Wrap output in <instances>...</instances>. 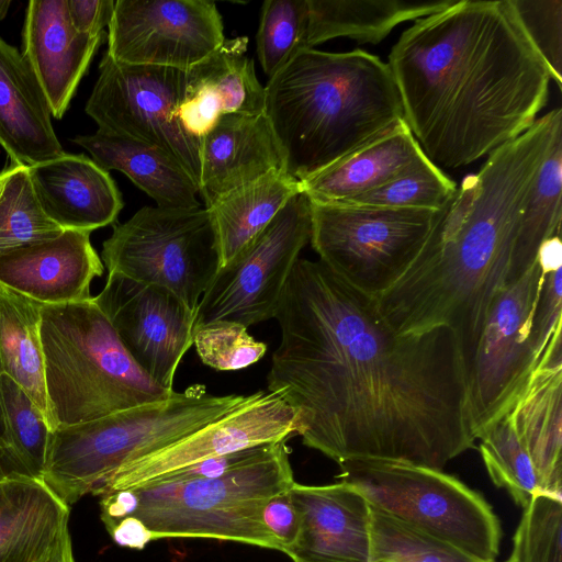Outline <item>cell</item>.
Here are the masks:
<instances>
[{"label":"cell","instance_id":"cell-2","mask_svg":"<svg viewBox=\"0 0 562 562\" xmlns=\"http://www.w3.org/2000/svg\"><path fill=\"white\" fill-rule=\"evenodd\" d=\"M387 65L406 125L441 170L465 167L526 132L552 80L509 0H456L418 19Z\"/></svg>","mask_w":562,"mask_h":562},{"label":"cell","instance_id":"cell-19","mask_svg":"<svg viewBox=\"0 0 562 562\" xmlns=\"http://www.w3.org/2000/svg\"><path fill=\"white\" fill-rule=\"evenodd\" d=\"M102 36L75 30L67 0H31L27 3L22 55L55 119H61L67 111Z\"/></svg>","mask_w":562,"mask_h":562},{"label":"cell","instance_id":"cell-31","mask_svg":"<svg viewBox=\"0 0 562 562\" xmlns=\"http://www.w3.org/2000/svg\"><path fill=\"white\" fill-rule=\"evenodd\" d=\"M562 136L552 144L529 190L522 211L512 284L538 260L540 246L561 235Z\"/></svg>","mask_w":562,"mask_h":562},{"label":"cell","instance_id":"cell-8","mask_svg":"<svg viewBox=\"0 0 562 562\" xmlns=\"http://www.w3.org/2000/svg\"><path fill=\"white\" fill-rule=\"evenodd\" d=\"M339 481L374 509L467 554L495 562L501 522L474 490L440 469L400 460L357 459L338 464Z\"/></svg>","mask_w":562,"mask_h":562},{"label":"cell","instance_id":"cell-40","mask_svg":"<svg viewBox=\"0 0 562 562\" xmlns=\"http://www.w3.org/2000/svg\"><path fill=\"white\" fill-rule=\"evenodd\" d=\"M561 235L547 239L539 248L541 278L531 313L530 344L539 360L549 338L561 325L562 243Z\"/></svg>","mask_w":562,"mask_h":562},{"label":"cell","instance_id":"cell-16","mask_svg":"<svg viewBox=\"0 0 562 562\" xmlns=\"http://www.w3.org/2000/svg\"><path fill=\"white\" fill-rule=\"evenodd\" d=\"M93 300L134 362L173 390L177 368L193 345L195 313L166 288L113 272Z\"/></svg>","mask_w":562,"mask_h":562},{"label":"cell","instance_id":"cell-29","mask_svg":"<svg viewBox=\"0 0 562 562\" xmlns=\"http://www.w3.org/2000/svg\"><path fill=\"white\" fill-rule=\"evenodd\" d=\"M299 192L297 179L285 170H273L228 192L209 207L217 235L221 267L243 250Z\"/></svg>","mask_w":562,"mask_h":562},{"label":"cell","instance_id":"cell-47","mask_svg":"<svg viewBox=\"0 0 562 562\" xmlns=\"http://www.w3.org/2000/svg\"><path fill=\"white\" fill-rule=\"evenodd\" d=\"M10 472L7 463L4 461V456L2 450L0 449V481Z\"/></svg>","mask_w":562,"mask_h":562},{"label":"cell","instance_id":"cell-41","mask_svg":"<svg viewBox=\"0 0 562 562\" xmlns=\"http://www.w3.org/2000/svg\"><path fill=\"white\" fill-rule=\"evenodd\" d=\"M527 38L537 50L551 79L562 87V1L509 0Z\"/></svg>","mask_w":562,"mask_h":562},{"label":"cell","instance_id":"cell-45","mask_svg":"<svg viewBox=\"0 0 562 562\" xmlns=\"http://www.w3.org/2000/svg\"><path fill=\"white\" fill-rule=\"evenodd\" d=\"M45 562H75L68 527L64 530L52 555Z\"/></svg>","mask_w":562,"mask_h":562},{"label":"cell","instance_id":"cell-10","mask_svg":"<svg viewBox=\"0 0 562 562\" xmlns=\"http://www.w3.org/2000/svg\"><path fill=\"white\" fill-rule=\"evenodd\" d=\"M436 213L311 202L310 241L318 260L338 278L378 299L415 260Z\"/></svg>","mask_w":562,"mask_h":562},{"label":"cell","instance_id":"cell-33","mask_svg":"<svg viewBox=\"0 0 562 562\" xmlns=\"http://www.w3.org/2000/svg\"><path fill=\"white\" fill-rule=\"evenodd\" d=\"M0 178V257L65 231L44 211L27 166L11 162Z\"/></svg>","mask_w":562,"mask_h":562},{"label":"cell","instance_id":"cell-14","mask_svg":"<svg viewBox=\"0 0 562 562\" xmlns=\"http://www.w3.org/2000/svg\"><path fill=\"white\" fill-rule=\"evenodd\" d=\"M108 27L105 54L132 65L189 69L225 41L209 0H116Z\"/></svg>","mask_w":562,"mask_h":562},{"label":"cell","instance_id":"cell-32","mask_svg":"<svg viewBox=\"0 0 562 562\" xmlns=\"http://www.w3.org/2000/svg\"><path fill=\"white\" fill-rule=\"evenodd\" d=\"M4 434L0 443L10 472L34 479L44 472L52 429L43 412L11 379L0 376Z\"/></svg>","mask_w":562,"mask_h":562},{"label":"cell","instance_id":"cell-28","mask_svg":"<svg viewBox=\"0 0 562 562\" xmlns=\"http://www.w3.org/2000/svg\"><path fill=\"white\" fill-rule=\"evenodd\" d=\"M456 0H307L304 47L336 37L378 44L398 24L430 15Z\"/></svg>","mask_w":562,"mask_h":562},{"label":"cell","instance_id":"cell-15","mask_svg":"<svg viewBox=\"0 0 562 562\" xmlns=\"http://www.w3.org/2000/svg\"><path fill=\"white\" fill-rule=\"evenodd\" d=\"M295 434L292 408L271 392L257 391L248 400L193 432L137 459L111 474L91 493L138 488L203 460L286 440Z\"/></svg>","mask_w":562,"mask_h":562},{"label":"cell","instance_id":"cell-46","mask_svg":"<svg viewBox=\"0 0 562 562\" xmlns=\"http://www.w3.org/2000/svg\"><path fill=\"white\" fill-rule=\"evenodd\" d=\"M3 434H4V416H3L2 394H1V387H0V443L2 441Z\"/></svg>","mask_w":562,"mask_h":562},{"label":"cell","instance_id":"cell-20","mask_svg":"<svg viewBox=\"0 0 562 562\" xmlns=\"http://www.w3.org/2000/svg\"><path fill=\"white\" fill-rule=\"evenodd\" d=\"M248 38L223 42L211 55L187 69V85L176 117L183 130L201 138L225 114L265 113V87L248 58Z\"/></svg>","mask_w":562,"mask_h":562},{"label":"cell","instance_id":"cell-4","mask_svg":"<svg viewBox=\"0 0 562 562\" xmlns=\"http://www.w3.org/2000/svg\"><path fill=\"white\" fill-rule=\"evenodd\" d=\"M285 170L302 181L404 123L387 63L363 49L299 50L265 87Z\"/></svg>","mask_w":562,"mask_h":562},{"label":"cell","instance_id":"cell-37","mask_svg":"<svg viewBox=\"0 0 562 562\" xmlns=\"http://www.w3.org/2000/svg\"><path fill=\"white\" fill-rule=\"evenodd\" d=\"M457 188V183L430 161L339 204L438 211L452 198Z\"/></svg>","mask_w":562,"mask_h":562},{"label":"cell","instance_id":"cell-36","mask_svg":"<svg viewBox=\"0 0 562 562\" xmlns=\"http://www.w3.org/2000/svg\"><path fill=\"white\" fill-rule=\"evenodd\" d=\"M307 0H267L261 8L257 54L271 78L299 50L305 49Z\"/></svg>","mask_w":562,"mask_h":562},{"label":"cell","instance_id":"cell-7","mask_svg":"<svg viewBox=\"0 0 562 562\" xmlns=\"http://www.w3.org/2000/svg\"><path fill=\"white\" fill-rule=\"evenodd\" d=\"M285 442L267 445L259 456L217 477L131 488L135 505L128 517L148 529L151 541L204 538L283 552L263 522L262 509L295 482Z\"/></svg>","mask_w":562,"mask_h":562},{"label":"cell","instance_id":"cell-39","mask_svg":"<svg viewBox=\"0 0 562 562\" xmlns=\"http://www.w3.org/2000/svg\"><path fill=\"white\" fill-rule=\"evenodd\" d=\"M201 361L217 371H235L258 362L267 345L249 335L247 327L228 321L205 324L193 331Z\"/></svg>","mask_w":562,"mask_h":562},{"label":"cell","instance_id":"cell-26","mask_svg":"<svg viewBox=\"0 0 562 562\" xmlns=\"http://www.w3.org/2000/svg\"><path fill=\"white\" fill-rule=\"evenodd\" d=\"M430 162L406 123L300 181L311 202L344 203Z\"/></svg>","mask_w":562,"mask_h":562},{"label":"cell","instance_id":"cell-35","mask_svg":"<svg viewBox=\"0 0 562 562\" xmlns=\"http://www.w3.org/2000/svg\"><path fill=\"white\" fill-rule=\"evenodd\" d=\"M370 508L369 562H486Z\"/></svg>","mask_w":562,"mask_h":562},{"label":"cell","instance_id":"cell-23","mask_svg":"<svg viewBox=\"0 0 562 562\" xmlns=\"http://www.w3.org/2000/svg\"><path fill=\"white\" fill-rule=\"evenodd\" d=\"M46 214L63 229H94L112 224L123 207L109 171L86 155L60 156L29 167Z\"/></svg>","mask_w":562,"mask_h":562},{"label":"cell","instance_id":"cell-34","mask_svg":"<svg viewBox=\"0 0 562 562\" xmlns=\"http://www.w3.org/2000/svg\"><path fill=\"white\" fill-rule=\"evenodd\" d=\"M477 440L479 451L494 485L506 490L513 501L524 508L540 490L510 412L486 428Z\"/></svg>","mask_w":562,"mask_h":562},{"label":"cell","instance_id":"cell-43","mask_svg":"<svg viewBox=\"0 0 562 562\" xmlns=\"http://www.w3.org/2000/svg\"><path fill=\"white\" fill-rule=\"evenodd\" d=\"M68 13L76 31L89 35L103 34L114 12V0H67Z\"/></svg>","mask_w":562,"mask_h":562},{"label":"cell","instance_id":"cell-42","mask_svg":"<svg viewBox=\"0 0 562 562\" xmlns=\"http://www.w3.org/2000/svg\"><path fill=\"white\" fill-rule=\"evenodd\" d=\"M262 519L270 533L282 546L283 553L289 555L297 543L301 528L300 514L290 491L277 494L266 503Z\"/></svg>","mask_w":562,"mask_h":562},{"label":"cell","instance_id":"cell-12","mask_svg":"<svg viewBox=\"0 0 562 562\" xmlns=\"http://www.w3.org/2000/svg\"><path fill=\"white\" fill-rule=\"evenodd\" d=\"M311 225V202L301 191L243 250L220 267L196 307L194 330L217 321L248 328L274 318L289 276L310 241Z\"/></svg>","mask_w":562,"mask_h":562},{"label":"cell","instance_id":"cell-24","mask_svg":"<svg viewBox=\"0 0 562 562\" xmlns=\"http://www.w3.org/2000/svg\"><path fill=\"white\" fill-rule=\"evenodd\" d=\"M0 145L11 162L27 167L64 154L35 75L22 53L1 37Z\"/></svg>","mask_w":562,"mask_h":562},{"label":"cell","instance_id":"cell-13","mask_svg":"<svg viewBox=\"0 0 562 562\" xmlns=\"http://www.w3.org/2000/svg\"><path fill=\"white\" fill-rule=\"evenodd\" d=\"M541 278L537 262L492 302L467 378V403L475 440L509 413L522 394L538 358L530 322Z\"/></svg>","mask_w":562,"mask_h":562},{"label":"cell","instance_id":"cell-1","mask_svg":"<svg viewBox=\"0 0 562 562\" xmlns=\"http://www.w3.org/2000/svg\"><path fill=\"white\" fill-rule=\"evenodd\" d=\"M268 392L304 446L337 464L400 460L442 470L474 447L460 344L448 327L400 334L376 297L299 258L274 315Z\"/></svg>","mask_w":562,"mask_h":562},{"label":"cell","instance_id":"cell-48","mask_svg":"<svg viewBox=\"0 0 562 562\" xmlns=\"http://www.w3.org/2000/svg\"><path fill=\"white\" fill-rule=\"evenodd\" d=\"M10 4L11 0H0V21L7 15Z\"/></svg>","mask_w":562,"mask_h":562},{"label":"cell","instance_id":"cell-6","mask_svg":"<svg viewBox=\"0 0 562 562\" xmlns=\"http://www.w3.org/2000/svg\"><path fill=\"white\" fill-rule=\"evenodd\" d=\"M194 384L167 400L52 431L41 480L68 506L122 464L193 432L248 400Z\"/></svg>","mask_w":562,"mask_h":562},{"label":"cell","instance_id":"cell-18","mask_svg":"<svg viewBox=\"0 0 562 562\" xmlns=\"http://www.w3.org/2000/svg\"><path fill=\"white\" fill-rule=\"evenodd\" d=\"M103 263L90 233L65 229L55 238L0 257V283L44 305L83 302Z\"/></svg>","mask_w":562,"mask_h":562},{"label":"cell","instance_id":"cell-38","mask_svg":"<svg viewBox=\"0 0 562 562\" xmlns=\"http://www.w3.org/2000/svg\"><path fill=\"white\" fill-rule=\"evenodd\" d=\"M522 509L506 562H562V498L538 492Z\"/></svg>","mask_w":562,"mask_h":562},{"label":"cell","instance_id":"cell-11","mask_svg":"<svg viewBox=\"0 0 562 562\" xmlns=\"http://www.w3.org/2000/svg\"><path fill=\"white\" fill-rule=\"evenodd\" d=\"M86 112L99 130L155 146L200 183V139L176 117L183 100L187 69L132 65L104 54Z\"/></svg>","mask_w":562,"mask_h":562},{"label":"cell","instance_id":"cell-22","mask_svg":"<svg viewBox=\"0 0 562 562\" xmlns=\"http://www.w3.org/2000/svg\"><path fill=\"white\" fill-rule=\"evenodd\" d=\"M561 325L549 338L510 415L542 493L562 498Z\"/></svg>","mask_w":562,"mask_h":562},{"label":"cell","instance_id":"cell-49","mask_svg":"<svg viewBox=\"0 0 562 562\" xmlns=\"http://www.w3.org/2000/svg\"><path fill=\"white\" fill-rule=\"evenodd\" d=\"M0 187H1V178H0Z\"/></svg>","mask_w":562,"mask_h":562},{"label":"cell","instance_id":"cell-44","mask_svg":"<svg viewBox=\"0 0 562 562\" xmlns=\"http://www.w3.org/2000/svg\"><path fill=\"white\" fill-rule=\"evenodd\" d=\"M113 541L130 549H144L150 541L148 529L135 517L123 518L106 528Z\"/></svg>","mask_w":562,"mask_h":562},{"label":"cell","instance_id":"cell-3","mask_svg":"<svg viewBox=\"0 0 562 562\" xmlns=\"http://www.w3.org/2000/svg\"><path fill=\"white\" fill-rule=\"evenodd\" d=\"M559 136L562 111L557 108L487 155L437 211L406 272L376 299L381 315L400 334L452 330L467 378L492 302L512 284L525 203Z\"/></svg>","mask_w":562,"mask_h":562},{"label":"cell","instance_id":"cell-5","mask_svg":"<svg viewBox=\"0 0 562 562\" xmlns=\"http://www.w3.org/2000/svg\"><path fill=\"white\" fill-rule=\"evenodd\" d=\"M41 338L52 431L167 400L131 358L93 297L43 305Z\"/></svg>","mask_w":562,"mask_h":562},{"label":"cell","instance_id":"cell-9","mask_svg":"<svg viewBox=\"0 0 562 562\" xmlns=\"http://www.w3.org/2000/svg\"><path fill=\"white\" fill-rule=\"evenodd\" d=\"M101 258L109 273L162 286L195 313L221 267L210 210L144 206L113 227Z\"/></svg>","mask_w":562,"mask_h":562},{"label":"cell","instance_id":"cell-17","mask_svg":"<svg viewBox=\"0 0 562 562\" xmlns=\"http://www.w3.org/2000/svg\"><path fill=\"white\" fill-rule=\"evenodd\" d=\"M290 495L301 519L293 562H369L371 508L353 486L294 482Z\"/></svg>","mask_w":562,"mask_h":562},{"label":"cell","instance_id":"cell-27","mask_svg":"<svg viewBox=\"0 0 562 562\" xmlns=\"http://www.w3.org/2000/svg\"><path fill=\"white\" fill-rule=\"evenodd\" d=\"M74 143L87 149L106 171L117 170L161 207H200L199 187L164 150L140 140L99 130Z\"/></svg>","mask_w":562,"mask_h":562},{"label":"cell","instance_id":"cell-30","mask_svg":"<svg viewBox=\"0 0 562 562\" xmlns=\"http://www.w3.org/2000/svg\"><path fill=\"white\" fill-rule=\"evenodd\" d=\"M43 305L0 283V376L15 382L49 425L41 338Z\"/></svg>","mask_w":562,"mask_h":562},{"label":"cell","instance_id":"cell-25","mask_svg":"<svg viewBox=\"0 0 562 562\" xmlns=\"http://www.w3.org/2000/svg\"><path fill=\"white\" fill-rule=\"evenodd\" d=\"M70 506L40 479L0 481V562H45L68 527Z\"/></svg>","mask_w":562,"mask_h":562},{"label":"cell","instance_id":"cell-21","mask_svg":"<svg viewBox=\"0 0 562 562\" xmlns=\"http://www.w3.org/2000/svg\"><path fill=\"white\" fill-rule=\"evenodd\" d=\"M200 162L199 194L207 209L235 189L273 170H285L266 113L222 115L200 138Z\"/></svg>","mask_w":562,"mask_h":562}]
</instances>
